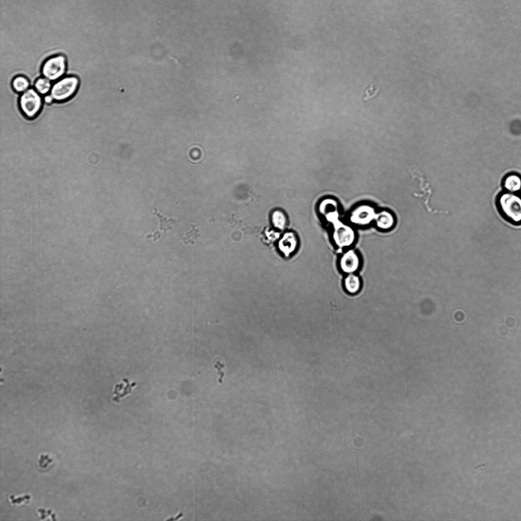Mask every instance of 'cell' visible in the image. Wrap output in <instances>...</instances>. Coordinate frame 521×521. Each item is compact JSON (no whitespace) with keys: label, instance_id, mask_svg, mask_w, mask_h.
<instances>
[{"label":"cell","instance_id":"cell-1","mask_svg":"<svg viewBox=\"0 0 521 521\" xmlns=\"http://www.w3.org/2000/svg\"><path fill=\"white\" fill-rule=\"evenodd\" d=\"M497 206L500 214L508 221L521 223V196L515 193L503 192L497 199Z\"/></svg>","mask_w":521,"mask_h":521},{"label":"cell","instance_id":"cell-2","mask_svg":"<svg viewBox=\"0 0 521 521\" xmlns=\"http://www.w3.org/2000/svg\"><path fill=\"white\" fill-rule=\"evenodd\" d=\"M79 79L75 75H65L53 82L49 94L54 101L64 102L71 99L78 90Z\"/></svg>","mask_w":521,"mask_h":521},{"label":"cell","instance_id":"cell-3","mask_svg":"<svg viewBox=\"0 0 521 521\" xmlns=\"http://www.w3.org/2000/svg\"><path fill=\"white\" fill-rule=\"evenodd\" d=\"M21 112L26 117L32 119L41 111L43 105V98L33 87L20 94L18 99Z\"/></svg>","mask_w":521,"mask_h":521},{"label":"cell","instance_id":"cell-4","mask_svg":"<svg viewBox=\"0 0 521 521\" xmlns=\"http://www.w3.org/2000/svg\"><path fill=\"white\" fill-rule=\"evenodd\" d=\"M67 69L66 57L63 54H59L44 61L41 66V74L53 82L65 76Z\"/></svg>","mask_w":521,"mask_h":521},{"label":"cell","instance_id":"cell-5","mask_svg":"<svg viewBox=\"0 0 521 521\" xmlns=\"http://www.w3.org/2000/svg\"><path fill=\"white\" fill-rule=\"evenodd\" d=\"M332 239L338 248L351 247L355 242L356 235L354 228L339 219L332 223Z\"/></svg>","mask_w":521,"mask_h":521},{"label":"cell","instance_id":"cell-6","mask_svg":"<svg viewBox=\"0 0 521 521\" xmlns=\"http://www.w3.org/2000/svg\"><path fill=\"white\" fill-rule=\"evenodd\" d=\"M377 212L369 205H361L355 208L349 215V221L355 226L364 227L368 226L375 219Z\"/></svg>","mask_w":521,"mask_h":521},{"label":"cell","instance_id":"cell-7","mask_svg":"<svg viewBox=\"0 0 521 521\" xmlns=\"http://www.w3.org/2000/svg\"><path fill=\"white\" fill-rule=\"evenodd\" d=\"M361 259L359 253L354 249H349L340 256L338 265L339 269L344 273H355L359 270Z\"/></svg>","mask_w":521,"mask_h":521},{"label":"cell","instance_id":"cell-8","mask_svg":"<svg viewBox=\"0 0 521 521\" xmlns=\"http://www.w3.org/2000/svg\"><path fill=\"white\" fill-rule=\"evenodd\" d=\"M374 222L376 226L380 229L387 230L394 226L395 223V219L391 212L386 210H382L377 213Z\"/></svg>","mask_w":521,"mask_h":521},{"label":"cell","instance_id":"cell-9","mask_svg":"<svg viewBox=\"0 0 521 521\" xmlns=\"http://www.w3.org/2000/svg\"><path fill=\"white\" fill-rule=\"evenodd\" d=\"M320 212L325 220L330 223L339 220V213L337 205L333 201L325 200L320 206Z\"/></svg>","mask_w":521,"mask_h":521},{"label":"cell","instance_id":"cell-10","mask_svg":"<svg viewBox=\"0 0 521 521\" xmlns=\"http://www.w3.org/2000/svg\"><path fill=\"white\" fill-rule=\"evenodd\" d=\"M297 243L296 236L292 233H287L279 241L278 246L280 251L285 256H288L296 249Z\"/></svg>","mask_w":521,"mask_h":521},{"label":"cell","instance_id":"cell-11","mask_svg":"<svg viewBox=\"0 0 521 521\" xmlns=\"http://www.w3.org/2000/svg\"><path fill=\"white\" fill-rule=\"evenodd\" d=\"M343 285L345 291L349 294L355 295L360 291L361 280L355 273L348 274L344 277Z\"/></svg>","mask_w":521,"mask_h":521},{"label":"cell","instance_id":"cell-12","mask_svg":"<svg viewBox=\"0 0 521 521\" xmlns=\"http://www.w3.org/2000/svg\"><path fill=\"white\" fill-rule=\"evenodd\" d=\"M503 186L507 192L516 193L521 190V177L517 173L509 174L504 179Z\"/></svg>","mask_w":521,"mask_h":521},{"label":"cell","instance_id":"cell-13","mask_svg":"<svg viewBox=\"0 0 521 521\" xmlns=\"http://www.w3.org/2000/svg\"><path fill=\"white\" fill-rule=\"evenodd\" d=\"M11 86L16 93L20 94L31 87L29 79L23 75L15 76L12 80Z\"/></svg>","mask_w":521,"mask_h":521},{"label":"cell","instance_id":"cell-14","mask_svg":"<svg viewBox=\"0 0 521 521\" xmlns=\"http://www.w3.org/2000/svg\"><path fill=\"white\" fill-rule=\"evenodd\" d=\"M53 82L47 78L41 76L35 81L33 88L42 96L49 94Z\"/></svg>","mask_w":521,"mask_h":521},{"label":"cell","instance_id":"cell-15","mask_svg":"<svg viewBox=\"0 0 521 521\" xmlns=\"http://www.w3.org/2000/svg\"><path fill=\"white\" fill-rule=\"evenodd\" d=\"M272 221L274 226L282 229L285 227L286 219L284 214L280 211H275L272 214Z\"/></svg>","mask_w":521,"mask_h":521},{"label":"cell","instance_id":"cell-16","mask_svg":"<svg viewBox=\"0 0 521 521\" xmlns=\"http://www.w3.org/2000/svg\"><path fill=\"white\" fill-rule=\"evenodd\" d=\"M43 102L46 104H51L54 101L52 96L49 94H47L43 96Z\"/></svg>","mask_w":521,"mask_h":521},{"label":"cell","instance_id":"cell-17","mask_svg":"<svg viewBox=\"0 0 521 521\" xmlns=\"http://www.w3.org/2000/svg\"><path fill=\"white\" fill-rule=\"evenodd\" d=\"M279 237V234L276 233L271 231L269 233L268 238L269 240H274Z\"/></svg>","mask_w":521,"mask_h":521}]
</instances>
